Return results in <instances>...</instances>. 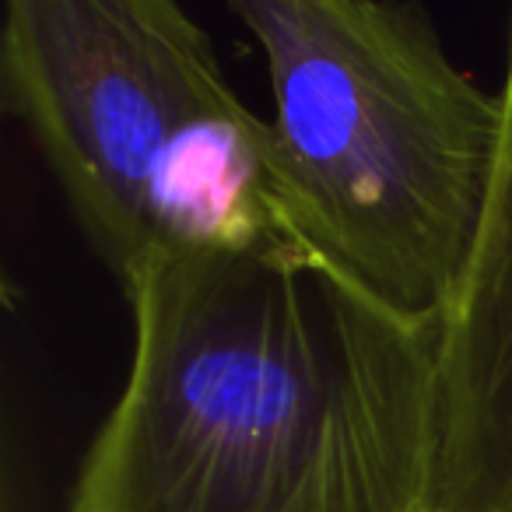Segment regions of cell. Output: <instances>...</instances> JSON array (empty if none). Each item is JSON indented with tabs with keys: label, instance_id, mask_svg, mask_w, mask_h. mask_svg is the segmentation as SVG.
Returning a JSON list of instances; mask_svg holds the SVG:
<instances>
[{
	"label": "cell",
	"instance_id": "6da1fadb",
	"mask_svg": "<svg viewBox=\"0 0 512 512\" xmlns=\"http://www.w3.org/2000/svg\"><path fill=\"white\" fill-rule=\"evenodd\" d=\"M123 295L130 369L67 512L439 509V320L288 235L162 256Z\"/></svg>",
	"mask_w": 512,
	"mask_h": 512
},
{
	"label": "cell",
	"instance_id": "7a4b0ae2",
	"mask_svg": "<svg viewBox=\"0 0 512 512\" xmlns=\"http://www.w3.org/2000/svg\"><path fill=\"white\" fill-rule=\"evenodd\" d=\"M271 74L285 225L344 278L439 320L474 249L502 95L446 53L418 4L232 0Z\"/></svg>",
	"mask_w": 512,
	"mask_h": 512
},
{
	"label": "cell",
	"instance_id": "3957f363",
	"mask_svg": "<svg viewBox=\"0 0 512 512\" xmlns=\"http://www.w3.org/2000/svg\"><path fill=\"white\" fill-rule=\"evenodd\" d=\"M0 92L120 292L162 256L295 239L271 123L172 0H11Z\"/></svg>",
	"mask_w": 512,
	"mask_h": 512
},
{
	"label": "cell",
	"instance_id": "277c9868",
	"mask_svg": "<svg viewBox=\"0 0 512 512\" xmlns=\"http://www.w3.org/2000/svg\"><path fill=\"white\" fill-rule=\"evenodd\" d=\"M488 207L439 316V509L512 512V22Z\"/></svg>",
	"mask_w": 512,
	"mask_h": 512
}]
</instances>
